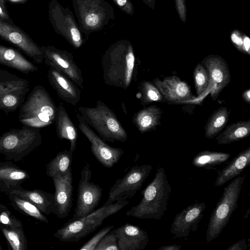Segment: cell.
Here are the masks:
<instances>
[{
    "mask_svg": "<svg viewBox=\"0 0 250 250\" xmlns=\"http://www.w3.org/2000/svg\"><path fill=\"white\" fill-rule=\"evenodd\" d=\"M102 64L106 84L127 88L135 71V56L131 42L122 39L111 44L103 56Z\"/></svg>",
    "mask_w": 250,
    "mask_h": 250,
    "instance_id": "obj_1",
    "label": "cell"
},
{
    "mask_svg": "<svg viewBox=\"0 0 250 250\" xmlns=\"http://www.w3.org/2000/svg\"><path fill=\"white\" fill-rule=\"evenodd\" d=\"M171 191L165 169L158 166L154 179L142 192L141 201L128 210L126 215L160 220L167 209Z\"/></svg>",
    "mask_w": 250,
    "mask_h": 250,
    "instance_id": "obj_2",
    "label": "cell"
},
{
    "mask_svg": "<svg viewBox=\"0 0 250 250\" xmlns=\"http://www.w3.org/2000/svg\"><path fill=\"white\" fill-rule=\"evenodd\" d=\"M57 113V107L48 92L38 85L20 106L19 120L23 125L40 128L55 122Z\"/></svg>",
    "mask_w": 250,
    "mask_h": 250,
    "instance_id": "obj_3",
    "label": "cell"
},
{
    "mask_svg": "<svg viewBox=\"0 0 250 250\" xmlns=\"http://www.w3.org/2000/svg\"><path fill=\"white\" fill-rule=\"evenodd\" d=\"M128 203V200L121 199L109 206H103L83 217L68 221L55 235L62 242H78L100 227L106 218L118 212Z\"/></svg>",
    "mask_w": 250,
    "mask_h": 250,
    "instance_id": "obj_4",
    "label": "cell"
},
{
    "mask_svg": "<svg viewBox=\"0 0 250 250\" xmlns=\"http://www.w3.org/2000/svg\"><path fill=\"white\" fill-rule=\"evenodd\" d=\"M80 114L86 124L105 141L125 142L127 134L113 111L104 103L98 100L95 107L80 106Z\"/></svg>",
    "mask_w": 250,
    "mask_h": 250,
    "instance_id": "obj_5",
    "label": "cell"
},
{
    "mask_svg": "<svg viewBox=\"0 0 250 250\" xmlns=\"http://www.w3.org/2000/svg\"><path fill=\"white\" fill-rule=\"evenodd\" d=\"M82 34L100 31L115 19L112 6L105 0H71Z\"/></svg>",
    "mask_w": 250,
    "mask_h": 250,
    "instance_id": "obj_6",
    "label": "cell"
},
{
    "mask_svg": "<svg viewBox=\"0 0 250 250\" xmlns=\"http://www.w3.org/2000/svg\"><path fill=\"white\" fill-rule=\"evenodd\" d=\"M245 178V175H239L225 188L223 194L209 218L206 232L207 243L216 239L229 223L238 206L242 186Z\"/></svg>",
    "mask_w": 250,
    "mask_h": 250,
    "instance_id": "obj_7",
    "label": "cell"
},
{
    "mask_svg": "<svg viewBox=\"0 0 250 250\" xmlns=\"http://www.w3.org/2000/svg\"><path fill=\"white\" fill-rule=\"evenodd\" d=\"M48 17L55 32L64 38L75 48L83 43L82 33L73 12L64 7L57 0L48 4Z\"/></svg>",
    "mask_w": 250,
    "mask_h": 250,
    "instance_id": "obj_8",
    "label": "cell"
},
{
    "mask_svg": "<svg viewBox=\"0 0 250 250\" xmlns=\"http://www.w3.org/2000/svg\"><path fill=\"white\" fill-rule=\"evenodd\" d=\"M152 169L148 164L132 167L123 177L118 179L110 188L108 197L103 206H107L122 199L129 200L142 188Z\"/></svg>",
    "mask_w": 250,
    "mask_h": 250,
    "instance_id": "obj_9",
    "label": "cell"
},
{
    "mask_svg": "<svg viewBox=\"0 0 250 250\" xmlns=\"http://www.w3.org/2000/svg\"><path fill=\"white\" fill-rule=\"evenodd\" d=\"M76 206L70 221L83 217L95 210L101 200L102 189L98 185L90 182L92 171L90 165L86 163L81 172Z\"/></svg>",
    "mask_w": 250,
    "mask_h": 250,
    "instance_id": "obj_10",
    "label": "cell"
},
{
    "mask_svg": "<svg viewBox=\"0 0 250 250\" xmlns=\"http://www.w3.org/2000/svg\"><path fill=\"white\" fill-rule=\"evenodd\" d=\"M43 61L50 67L62 73L78 86L83 88L82 71L74 60L71 53L53 46H41Z\"/></svg>",
    "mask_w": 250,
    "mask_h": 250,
    "instance_id": "obj_11",
    "label": "cell"
},
{
    "mask_svg": "<svg viewBox=\"0 0 250 250\" xmlns=\"http://www.w3.org/2000/svg\"><path fill=\"white\" fill-rule=\"evenodd\" d=\"M78 127L91 144V151L103 166L111 168L116 164L123 155L124 150L106 144L85 122L82 116L77 114Z\"/></svg>",
    "mask_w": 250,
    "mask_h": 250,
    "instance_id": "obj_12",
    "label": "cell"
},
{
    "mask_svg": "<svg viewBox=\"0 0 250 250\" xmlns=\"http://www.w3.org/2000/svg\"><path fill=\"white\" fill-rule=\"evenodd\" d=\"M201 63L208 74L209 84L207 91L210 92L212 100L216 101L230 82L228 64L224 58L217 55L207 56Z\"/></svg>",
    "mask_w": 250,
    "mask_h": 250,
    "instance_id": "obj_13",
    "label": "cell"
},
{
    "mask_svg": "<svg viewBox=\"0 0 250 250\" xmlns=\"http://www.w3.org/2000/svg\"><path fill=\"white\" fill-rule=\"evenodd\" d=\"M0 37L18 47L38 64L42 63L43 57L39 46L18 27L0 19Z\"/></svg>",
    "mask_w": 250,
    "mask_h": 250,
    "instance_id": "obj_14",
    "label": "cell"
},
{
    "mask_svg": "<svg viewBox=\"0 0 250 250\" xmlns=\"http://www.w3.org/2000/svg\"><path fill=\"white\" fill-rule=\"evenodd\" d=\"M205 203L196 202L190 205L177 213L170 227L173 238L187 237L190 231H195L204 215Z\"/></svg>",
    "mask_w": 250,
    "mask_h": 250,
    "instance_id": "obj_15",
    "label": "cell"
},
{
    "mask_svg": "<svg viewBox=\"0 0 250 250\" xmlns=\"http://www.w3.org/2000/svg\"><path fill=\"white\" fill-rule=\"evenodd\" d=\"M153 81L166 102L172 104H181L196 99L188 84L177 76L166 77L162 80L156 78Z\"/></svg>",
    "mask_w": 250,
    "mask_h": 250,
    "instance_id": "obj_16",
    "label": "cell"
},
{
    "mask_svg": "<svg viewBox=\"0 0 250 250\" xmlns=\"http://www.w3.org/2000/svg\"><path fill=\"white\" fill-rule=\"evenodd\" d=\"M55 187L54 212L58 217H67L73 206V178L71 169L65 175L53 177Z\"/></svg>",
    "mask_w": 250,
    "mask_h": 250,
    "instance_id": "obj_17",
    "label": "cell"
},
{
    "mask_svg": "<svg viewBox=\"0 0 250 250\" xmlns=\"http://www.w3.org/2000/svg\"><path fill=\"white\" fill-rule=\"evenodd\" d=\"M115 231L119 250H142L148 244L147 233L137 226L127 223Z\"/></svg>",
    "mask_w": 250,
    "mask_h": 250,
    "instance_id": "obj_18",
    "label": "cell"
},
{
    "mask_svg": "<svg viewBox=\"0 0 250 250\" xmlns=\"http://www.w3.org/2000/svg\"><path fill=\"white\" fill-rule=\"evenodd\" d=\"M47 78L58 96L68 104L76 105L81 99V90L70 79L54 68L50 67Z\"/></svg>",
    "mask_w": 250,
    "mask_h": 250,
    "instance_id": "obj_19",
    "label": "cell"
},
{
    "mask_svg": "<svg viewBox=\"0 0 250 250\" xmlns=\"http://www.w3.org/2000/svg\"><path fill=\"white\" fill-rule=\"evenodd\" d=\"M250 164V147L240 152L222 169L218 171L215 186L221 187L239 176Z\"/></svg>",
    "mask_w": 250,
    "mask_h": 250,
    "instance_id": "obj_20",
    "label": "cell"
},
{
    "mask_svg": "<svg viewBox=\"0 0 250 250\" xmlns=\"http://www.w3.org/2000/svg\"><path fill=\"white\" fill-rule=\"evenodd\" d=\"M0 64L28 74L38 71V68L19 51L0 44Z\"/></svg>",
    "mask_w": 250,
    "mask_h": 250,
    "instance_id": "obj_21",
    "label": "cell"
},
{
    "mask_svg": "<svg viewBox=\"0 0 250 250\" xmlns=\"http://www.w3.org/2000/svg\"><path fill=\"white\" fill-rule=\"evenodd\" d=\"M162 113L160 108L151 105L136 112L132 122L141 133L153 131L161 124Z\"/></svg>",
    "mask_w": 250,
    "mask_h": 250,
    "instance_id": "obj_22",
    "label": "cell"
},
{
    "mask_svg": "<svg viewBox=\"0 0 250 250\" xmlns=\"http://www.w3.org/2000/svg\"><path fill=\"white\" fill-rule=\"evenodd\" d=\"M55 123L58 137L68 140L70 143L69 150L73 152L76 148L77 129L62 103L57 106Z\"/></svg>",
    "mask_w": 250,
    "mask_h": 250,
    "instance_id": "obj_23",
    "label": "cell"
},
{
    "mask_svg": "<svg viewBox=\"0 0 250 250\" xmlns=\"http://www.w3.org/2000/svg\"><path fill=\"white\" fill-rule=\"evenodd\" d=\"M250 134V120L240 121L225 126L216 137L219 145H228L248 137Z\"/></svg>",
    "mask_w": 250,
    "mask_h": 250,
    "instance_id": "obj_24",
    "label": "cell"
},
{
    "mask_svg": "<svg viewBox=\"0 0 250 250\" xmlns=\"http://www.w3.org/2000/svg\"><path fill=\"white\" fill-rule=\"evenodd\" d=\"M231 155L223 152L202 151L193 158L192 165L198 168L215 169L229 162Z\"/></svg>",
    "mask_w": 250,
    "mask_h": 250,
    "instance_id": "obj_25",
    "label": "cell"
},
{
    "mask_svg": "<svg viewBox=\"0 0 250 250\" xmlns=\"http://www.w3.org/2000/svg\"><path fill=\"white\" fill-rule=\"evenodd\" d=\"M230 111L222 106L215 110L208 118L205 126V136L207 138L216 137L225 127L228 122Z\"/></svg>",
    "mask_w": 250,
    "mask_h": 250,
    "instance_id": "obj_26",
    "label": "cell"
},
{
    "mask_svg": "<svg viewBox=\"0 0 250 250\" xmlns=\"http://www.w3.org/2000/svg\"><path fill=\"white\" fill-rule=\"evenodd\" d=\"M73 152L64 150L60 152L49 166V175L53 177L65 175L71 169Z\"/></svg>",
    "mask_w": 250,
    "mask_h": 250,
    "instance_id": "obj_27",
    "label": "cell"
},
{
    "mask_svg": "<svg viewBox=\"0 0 250 250\" xmlns=\"http://www.w3.org/2000/svg\"><path fill=\"white\" fill-rule=\"evenodd\" d=\"M138 88L141 104L143 105L166 102L161 92L154 83L143 81L139 83Z\"/></svg>",
    "mask_w": 250,
    "mask_h": 250,
    "instance_id": "obj_28",
    "label": "cell"
},
{
    "mask_svg": "<svg viewBox=\"0 0 250 250\" xmlns=\"http://www.w3.org/2000/svg\"><path fill=\"white\" fill-rule=\"evenodd\" d=\"M29 89L10 92L0 97V109L6 113L14 112L24 102L25 96Z\"/></svg>",
    "mask_w": 250,
    "mask_h": 250,
    "instance_id": "obj_29",
    "label": "cell"
},
{
    "mask_svg": "<svg viewBox=\"0 0 250 250\" xmlns=\"http://www.w3.org/2000/svg\"><path fill=\"white\" fill-rule=\"evenodd\" d=\"M194 87L198 97L207 91L209 84V77L206 68L201 63H198L193 71Z\"/></svg>",
    "mask_w": 250,
    "mask_h": 250,
    "instance_id": "obj_30",
    "label": "cell"
},
{
    "mask_svg": "<svg viewBox=\"0 0 250 250\" xmlns=\"http://www.w3.org/2000/svg\"><path fill=\"white\" fill-rule=\"evenodd\" d=\"M26 89H29V82L23 79L16 81H0V97L10 92Z\"/></svg>",
    "mask_w": 250,
    "mask_h": 250,
    "instance_id": "obj_31",
    "label": "cell"
},
{
    "mask_svg": "<svg viewBox=\"0 0 250 250\" xmlns=\"http://www.w3.org/2000/svg\"><path fill=\"white\" fill-rule=\"evenodd\" d=\"M95 250H119L115 229L106 233L98 243Z\"/></svg>",
    "mask_w": 250,
    "mask_h": 250,
    "instance_id": "obj_32",
    "label": "cell"
},
{
    "mask_svg": "<svg viewBox=\"0 0 250 250\" xmlns=\"http://www.w3.org/2000/svg\"><path fill=\"white\" fill-rule=\"evenodd\" d=\"M114 228V226H108L102 229L88 241L84 244L80 250H95L97 245L101 239Z\"/></svg>",
    "mask_w": 250,
    "mask_h": 250,
    "instance_id": "obj_33",
    "label": "cell"
},
{
    "mask_svg": "<svg viewBox=\"0 0 250 250\" xmlns=\"http://www.w3.org/2000/svg\"><path fill=\"white\" fill-rule=\"evenodd\" d=\"M124 13L128 15H133L134 7L131 0H112Z\"/></svg>",
    "mask_w": 250,
    "mask_h": 250,
    "instance_id": "obj_34",
    "label": "cell"
},
{
    "mask_svg": "<svg viewBox=\"0 0 250 250\" xmlns=\"http://www.w3.org/2000/svg\"><path fill=\"white\" fill-rule=\"evenodd\" d=\"M231 40L235 47L241 52L244 53L243 49V38L239 31H233L231 34Z\"/></svg>",
    "mask_w": 250,
    "mask_h": 250,
    "instance_id": "obj_35",
    "label": "cell"
},
{
    "mask_svg": "<svg viewBox=\"0 0 250 250\" xmlns=\"http://www.w3.org/2000/svg\"><path fill=\"white\" fill-rule=\"evenodd\" d=\"M22 79H23L0 68V81L11 82L20 81Z\"/></svg>",
    "mask_w": 250,
    "mask_h": 250,
    "instance_id": "obj_36",
    "label": "cell"
},
{
    "mask_svg": "<svg viewBox=\"0 0 250 250\" xmlns=\"http://www.w3.org/2000/svg\"><path fill=\"white\" fill-rule=\"evenodd\" d=\"M175 3L179 17L183 22H185L187 15L185 0H175Z\"/></svg>",
    "mask_w": 250,
    "mask_h": 250,
    "instance_id": "obj_37",
    "label": "cell"
},
{
    "mask_svg": "<svg viewBox=\"0 0 250 250\" xmlns=\"http://www.w3.org/2000/svg\"><path fill=\"white\" fill-rule=\"evenodd\" d=\"M249 247L247 245V240L243 238L239 241L235 243L227 249V250H246Z\"/></svg>",
    "mask_w": 250,
    "mask_h": 250,
    "instance_id": "obj_38",
    "label": "cell"
},
{
    "mask_svg": "<svg viewBox=\"0 0 250 250\" xmlns=\"http://www.w3.org/2000/svg\"><path fill=\"white\" fill-rule=\"evenodd\" d=\"M24 208L31 213L36 214L37 216H41L38 209L33 205L28 202H24L23 204Z\"/></svg>",
    "mask_w": 250,
    "mask_h": 250,
    "instance_id": "obj_39",
    "label": "cell"
},
{
    "mask_svg": "<svg viewBox=\"0 0 250 250\" xmlns=\"http://www.w3.org/2000/svg\"><path fill=\"white\" fill-rule=\"evenodd\" d=\"M243 49L244 54L250 55V39L246 35H244L243 38Z\"/></svg>",
    "mask_w": 250,
    "mask_h": 250,
    "instance_id": "obj_40",
    "label": "cell"
},
{
    "mask_svg": "<svg viewBox=\"0 0 250 250\" xmlns=\"http://www.w3.org/2000/svg\"><path fill=\"white\" fill-rule=\"evenodd\" d=\"M9 238L13 242L14 244L18 246L20 245V241L17 234L13 231H10L8 233Z\"/></svg>",
    "mask_w": 250,
    "mask_h": 250,
    "instance_id": "obj_41",
    "label": "cell"
},
{
    "mask_svg": "<svg viewBox=\"0 0 250 250\" xmlns=\"http://www.w3.org/2000/svg\"><path fill=\"white\" fill-rule=\"evenodd\" d=\"M181 248V245H170L161 246L157 250H179Z\"/></svg>",
    "mask_w": 250,
    "mask_h": 250,
    "instance_id": "obj_42",
    "label": "cell"
},
{
    "mask_svg": "<svg viewBox=\"0 0 250 250\" xmlns=\"http://www.w3.org/2000/svg\"><path fill=\"white\" fill-rule=\"evenodd\" d=\"M0 19L2 20L8 21H11L7 11L2 8L0 5Z\"/></svg>",
    "mask_w": 250,
    "mask_h": 250,
    "instance_id": "obj_43",
    "label": "cell"
},
{
    "mask_svg": "<svg viewBox=\"0 0 250 250\" xmlns=\"http://www.w3.org/2000/svg\"><path fill=\"white\" fill-rule=\"evenodd\" d=\"M25 174L22 172H13L10 174V177L13 180H19L24 178Z\"/></svg>",
    "mask_w": 250,
    "mask_h": 250,
    "instance_id": "obj_44",
    "label": "cell"
},
{
    "mask_svg": "<svg viewBox=\"0 0 250 250\" xmlns=\"http://www.w3.org/2000/svg\"><path fill=\"white\" fill-rule=\"evenodd\" d=\"M242 98L243 101L248 103H250V89L249 88L244 91L242 94Z\"/></svg>",
    "mask_w": 250,
    "mask_h": 250,
    "instance_id": "obj_45",
    "label": "cell"
},
{
    "mask_svg": "<svg viewBox=\"0 0 250 250\" xmlns=\"http://www.w3.org/2000/svg\"><path fill=\"white\" fill-rule=\"evenodd\" d=\"M149 7L153 8L155 5V0H142Z\"/></svg>",
    "mask_w": 250,
    "mask_h": 250,
    "instance_id": "obj_46",
    "label": "cell"
},
{
    "mask_svg": "<svg viewBox=\"0 0 250 250\" xmlns=\"http://www.w3.org/2000/svg\"><path fill=\"white\" fill-rule=\"evenodd\" d=\"M0 219L1 221L3 224H8L9 223V219L8 218L4 215H1L0 217Z\"/></svg>",
    "mask_w": 250,
    "mask_h": 250,
    "instance_id": "obj_47",
    "label": "cell"
},
{
    "mask_svg": "<svg viewBox=\"0 0 250 250\" xmlns=\"http://www.w3.org/2000/svg\"><path fill=\"white\" fill-rule=\"evenodd\" d=\"M12 3H23L27 1L28 0H7Z\"/></svg>",
    "mask_w": 250,
    "mask_h": 250,
    "instance_id": "obj_48",
    "label": "cell"
},
{
    "mask_svg": "<svg viewBox=\"0 0 250 250\" xmlns=\"http://www.w3.org/2000/svg\"><path fill=\"white\" fill-rule=\"evenodd\" d=\"M0 5H1V6L2 7V8L3 9L6 10L5 5V2H4V0H0Z\"/></svg>",
    "mask_w": 250,
    "mask_h": 250,
    "instance_id": "obj_49",
    "label": "cell"
}]
</instances>
